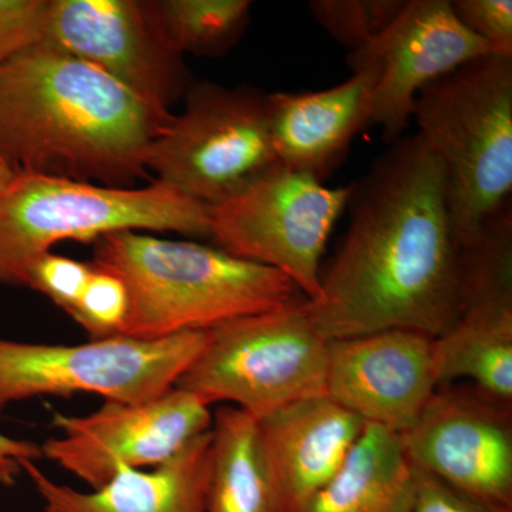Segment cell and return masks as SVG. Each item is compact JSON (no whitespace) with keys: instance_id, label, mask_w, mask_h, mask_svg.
<instances>
[{"instance_id":"29","label":"cell","mask_w":512,"mask_h":512,"mask_svg":"<svg viewBox=\"0 0 512 512\" xmlns=\"http://www.w3.org/2000/svg\"><path fill=\"white\" fill-rule=\"evenodd\" d=\"M13 175H15V170L10 167L8 161H6L5 157L0 153V190L12 180Z\"/></svg>"},{"instance_id":"7","label":"cell","mask_w":512,"mask_h":512,"mask_svg":"<svg viewBox=\"0 0 512 512\" xmlns=\"http://www.w3.org/2000/svg\"><path fill=\"white\" fill-rule=\"evenodd\" d=\"M259 90L191 84L147 150L157 183L202 204H221L278 163L268 101Z\"/></svg>"},{"instance_id":"28","label":"cell","mask_w":512,"mask_h":512,"mask_svg":"<svg viewBox=\"0 0 512 512\" xmlns=\"http://www.w3.org/2000/svg\"><path fill=\"white\" fill-rule=\"evenodd\" d=\"M40 458H43L40 444L0 433V488L13 487L25 473L26 464Z\"/></svg>"},{"instance_id":"8","label":"cell","mask_w":512,"mask_h":512,"mask_svg":"<svg viewBox=\"0 0 512 512\" xmlns=\"http://www.w3.org/2000/svg\"><path fill=\"white\" fill-rule=\"evenodd\" d=\"M208 343V330L160 339L126 335L80 345L0 338V412L33 397L97 394L143 403L177 386Z\"/></svg>"},{"instance_id":"15","label":"cell","mask_w":512,"mask_h":512,"mask_svg":"<svg viewBox=\"0 0 512 512\" xmlns=\"http://www.w3.org/2000/svg\"><path fill=\"white\" fill-rule=\"evenodd\" d=\"M356 52L379 64L369 126L382 127L392 144L402 138L427 84L495 50L461 25L447 0H409L382 35Z\"/></svg>"},{"instance_id":"9","label":"cell","mask_w":512,"mask_h":512,"mask_svg":"<svg viewBox=\"0 0 512 512\" xmlns=\"http://www.w3.org/2000/svg\"><path fill=\"white\" fill-rule=\"evenodd\" d=\"M353 188L326 187L276 163L211 207V238L228 254L282 272L313 301L320 293V259Z\"/></svg>"},{"instance_id":"22","label":"cell","mask_w":512,"mask_h":512,"mask_svg":"<svg viewBox=\"0 0 512 512\" xmlns=\"http://www.w3.org/2000/svg\"><path fill=\"white\" fill-rule=\"evenodd\" d=\"M403 0H313L312 16L340 45L363 49L389 28Z\"/></svg>"},{"instance_id":"14","label":"cell","mask_w":512,"mask_h":512,"mask_svg":"<svg viewBox=\"0 0 512 512\" xmlns=\"http://www.w3.org/2000/svg\"><path fill=\"white\" fill-rule=\"evenodd\" d=\"M439 386L429 335L389 329L329 342L326 396L363 423L402 434Z\"/></svg>"},{"instance_id":"5","label":"cell","mask_w":512,"mask_h":512,"mask_svg":"<svg viewBox=\"0 0 512 512\" xmlns=\"http://www.w3.org/2000/svg\"><path fill=\"white\" fill-rule=\"evenodd\" d=\"M117 231L211 238V207L154 180L113 188L18 171L0 190V285L28 286L30 266L59 242Z\"/></svg>"},{"instance_id":"1","label":"cell","mask_w":512,"mask_h":512,"mask_svg":"<svg viewBox=\"0 0 512 512\" xmlns=\"http://www.w3.org/2000/svg\"><path fill=\"white\" fill-rule=\"evenodd\" d=\"M353 184L349 228L306 299L309 318L328 342L389 329L440 338L463 301L443 164L417 134L402 137Z\"/></svg>"},{"instance_id":"24","label":"cell","mask_w":512,"mask_h":512,"mask_svg":"<svg viewBox=\"0 0 512 512\" xmlns=\"http://www.w3.org/2000/svg\"><path fill=\"white\" fill-rule=\"evenodd\" d=\"M92 274L90 262L76 261L50 251L30 266L28 288L42 293L70 315Z\"/></svg>"},{"instance_id":"4","label":"cell","mask_w":512,"mask_h":512,"mask_svg":"<svg viewBox=\"0 0 512 512\" xmlns=\"http://www.w3.org/2000/svg\"><path fill=\"white\" fill-rule=\"evenodd\" d=\"M412 119L443 164L458 244L470 247L511 204L512 53L477 57L427 84Z\"/></svg>"},{"instance_id":"16","label":"cell","mask_w":512,"mask_h":512,"mask_svg":"<svg viewBox=\"0 0 512 512\" xmlns=\"http://www.w3.org/2000/svg\"><path fill=\"white\" fill-rule=\"evenodd\" d=\"M348 66L352 77L330 89L266 96L279 164L323 183L342 163L356 134L369 127L379 64L373 57L350 52Z\"/></svg>"},{"instance_id":"20","label":"cell","mask_w":512,"mask_h":512,"mask_svg":"<svg viewBox=\"0 0 512 512\" xmlns=\"http://www.w3.org/2000/svg\"><path fill=\"white\" fill-rule=\"evenodd\" d=\"M205 512H281L256 419L238 407L221 406L214 412Z\"/></svg>"},{"instance_id":"11","label":"cell","mask_w":512,"mask_h":512,"mask_svg":"<svg viewBox=\"0 0 512 512\" xmlns=\"http://www.w3.org/2000/svg\"><path fill=\"white\" fill-rule=\"evenodd\" d=\"M399 436L419 473L512 512V407L476 387L443 384Z\"/></svg>"},{"instance_id":"26","label":"cell","mask_w":512,"mask_h":512,"mask_svg":"<svg viewBox=\"0 0 512 512\" xmlns=\"http://www.w3.org/2000/svg\"><path fill=\"white\" fill-rule=\"evenodd\" d=\"M450 3L464 28L488 43L495 52L512 53L511 0H456Z\"/></svg>"},{"instance_id":"27","label":"cell","mask_w":512,"mask_h":512,"mask_svg":"<svg viewBox=\"0 0 512 512\" xmlns=\"http://www.w3.org/2000/svg\"><path fill=\"white\" fill-rule=\"evenodd\" d=\"M409 512H503L458 493L436 478L417 471L416 491Z\"/></svg>"},{"instance_id":"21","label":"cell","mask_w":512,"mask_h":512,"mask_svg":"<svg viewBox=\"0 0 512 512\" xmlns=\"http://www.w3.org/2000/svg\"><path fill=\"white\" fill-rule=\"evenodd\" d=\"M168 45L184 56H218L234 46L249 20L248 0H163L147 2Z\"/></svg>"},{"instance_id":"3","label":"cell","mask_w":512,"mask_h":512,"mask_svg":"<svg viewBox=\"0 0 512 512\" xmlns=\"http://www.w3.org/2000/svg\"><path fill=\"white\" fill-rule=\"evenodd\" d=\"M93 244L92 265L126 285L121 335L131 338L211 330L305 298L282 272L218 247L141 231L111 232Z\"/></svg>"},{"instance_id":"23","label":"cell","mask_w":512,"mask_h":512,"mask_svg":"<svg viewBox=\"0 0 512 512\" xmlns=\"http://www.w3.org/2000/svg\"><path fill=\"white\" fill-rule=\"evenodd\" d=\"M127 315L128 292L124 282L93 265L89 284L70 312V318L86 330L90 340H97L121 335Z\"/></svg>"},{"instance_id":"12","label":"cell","mask_w":512,"mask_h":512,"mask_svg":"<svg viewBox=\"0 0 512 512\" xmlns=\"http://www.w3.org/2000/svg\"><path fill=\"white\" fill-rule=\"evenodd\" d=\"M440 386L467 380L512 407V212H498L463 248V301L456 325L436 339Z\"/></svg>"},{"instance_id":"18","label":"cell","mask_w":512,"mask_h":512,"mask_svg":"<svg viewBox=\"0 0 512 512\" xmlns=\"http://www.w3.org/2000/svg\"><path fill=\"white\" fill-rule=\"evenodd\" d=\"M211 470V430L161 466L123 468L109 483L79 491L25 466L46 512H205Z\"/></svg>"},{"instance_id":"10","label":"cell","mask_w":512,"mask_h":512,"mask_svg":"<svg viewBox=\"0 0 512 512\" xmlns=\"http://www.w3.org/2000/svg\"><path fill=\"white\" fill-rule=\"evenodd\" d=\"M212 420L210 404L174 387L143 403L106 400L84 416L55 413L53 426L60 436L40 446L43 457L97 490L123 468L161 466L208 433Z\"/></svg>"},{"instance_id":"17","label":"cell","mask_w":512,"mask_h":512,"mask_svg":"<svg viewBox=\"0 0 512 512\" xmlns=\"http://www.w3.org/2000/svg\"><path fill=\"white\" fill-rule=\"evenodd\" d=\"M281 512H305L336 476L366 423L329 396L286 404L256 419Z\"/></svg>"},{"instance_id":"6","label":"cell","mask_w":512,"mask_h":512,"mask_svg":"<svg viewBox=\"0 0 512 512\" xmlns=\"http://www.w3.org/2000/svg\"><path fill=\"white\" fill-rule=\"evenodd\" d=\"M328 356L302 298L208 330L207 346L175 387L259 419L326 394Z\"/></svg>"},{"instance_id":"25","label":"cell","mask_w":512,"mask_h":512,"mask_svg":"<svg viewBox=\"0 0 512 512\" xmlns=\"http://www.w3.org/2000/svg\"><path fill=\"white\" fill-rule=\"evenodd\" d=\"M50 0H0V64L43 45Z\"/></svg>"},{"instance_id":"2","label":"cell","mask_w":512,"mask_h":512,"mask_svg":"<svg viewBox=\"0 0 512 512\" xmlns=\"http://www.w3.org/2000/svg\"><path fill=\"white\" fill-rule=\"evenodd\" d=\"M171 116L50 46L0 64V153L15 173L131 188Z\"/></svg>"},{"instance_id":"13","label":"cell","mask_w":512,"mask_h":512,"mask_svg":"<svg viewBox=\"0 0 512 512\" xmlns=\"http://www.w3.org/2000/svg\"><path fill=\"white\" fill-rule=\"evenodd\" d=\"M43 45L99 67L163 113L191 86L147 2L50 0Z\"/></svg>"},{"instance_id":"19","label":"cell","mask_w":512,"mask_h":512,"mask_svg":"<svg viewBox=\"0 0 512 512\" xmlns=\"http://www.w3.org/2000/svg\"><path fill=\"white\" fill-rule=\"evenodd\" d=\"M416 484L399 434L366 424L345 464L305 512H409Z\"/></svg>"}]
</instances>
